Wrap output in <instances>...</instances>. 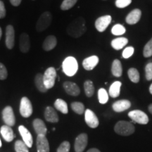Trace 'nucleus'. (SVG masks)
Wrapping results in <instances>:
<instances>
[{
  "label": "nucleus",
  "mask_w": 152,
  "mask_h": 152,
  "mask_svg": "<svg viewBox=\"0 0 152 152\" xmlns=\"http://www.w3.org/2000/svg\"><path fill=\"white\" fill-rule=\"evenodd\" d=\"M85 20L82 17L75 18L68 26L67 33L71 37L77 38L80 37L86 32Z\"/></svg>",
  "instance_id": "obj_1"
},
{
  "label": "nucleus",
  "mask_w": 152,
  "mask_h": 152,
  "mask_svg": "<svg viewBox=\"0 0 152 152\" xmlns=\"http://www.w3.org/2000/svg\"><path fill=\"white\" fill-rule=\"evenodd\" d=\"M63 72L67 76L71 77L75 75L78 70V64L73 56H68L66 58L62 64Z\"/></svg>",
  "instance_id": "obj_2"
},
{
  "label": "nucleus",
  "mask_w": 152,
  "mask_h": 152,
  "mask_svg": "<svg viewBox=\"0 0 152 152\" xmlns=\"http://www.w3.org/2000/svg\"><path fill=\"white\" fill-rule=\"evenodd\" d=\"M134 125L132 123L128 122V121H118L115 127H114V130L117 134L122 136H129L134 133Z\"/></svg>",
  "instance_id": "obj_3"
},
{
  "label": "nucleus",
  "mask_w": 152,
  "mask_h": 152,
  "mask_svg": "<svg viewBox=\"0 0 152 152\" xmlns=\"http://www.w3.org/2000/svg\"><path fill=\"white\" fill-rule=\"evenodd\" d=\"M52 16L49 11L42 14L36 23V30L37 32H42L49 28L52 23Z\"/></svg>",
  "instance_id": "obj_4"
},
{
  "label": "nucleus",
  "mask_w": 152,
  "mask_h": 152,
  "mask_svg": "<svg viewBox=\"0 0 152 152\" xmlns=\"http://www.w3.org/2000/svg\"><path fill=\"white\" fill-rule=\"evenodd\" d=\"M56 78V71L54 67H49L43 74V80L45 87L47 90L54 86Z\"/></svg>",
  "instance_id": "obj_5"
},
{
  "label": "nucleus",
  "mask_w": 152,
  "mask_h": 152,
  "mask_svg": "<svg viewBox=\"0 0 152 152\" xmlns=\"http://www.w3.org/2000/svg\"><path fill=\"white\" fill-rule=\"evenodd\" d=\"M128 116L134 121L139 124L146 125L149 123V118L144 112L140 110H134L128 113Z\"/></svg>",
  "instance_id": "obj_6"
},
{
  "label": "nucleus",
  "mask_w": 152,
  "mask_h": 152,
  "mask_svg": "<svg viewBox=\"0 0 152 152\" xmlns=\"http://www.w3.org/2000/svg\"><path fill=\"white\" fill-rule=\"evenodd\" d=\"M33 109L31 102L28 97H23L20 104V113L23 117L28 118L33 113Z\"/></svg>",
  "instance_id": "obj_7"
},
{
  "label": "nucleus",
  "mask_w": 152,
  "mask_h": 152,
  "mask_svg": "<svg viewBox=\"0 0 152 152\" xmlns=\"http://www.w3.org/2000/svg\"><path fill=\"white\" fill-rule=\"evenodd\" d=\"M2 118L6 125H9V126H14L16 123L14 111L11 106H8L4 109L2 111Z\"/></svg>",
  "instance_id": "obj_8"
},
{
  "label": "nucleus",
  "mask_w": 152,
  "mask_h": 152,
  "mask_svg": "<svg viewBox=\"0 0 152 152\" xmlns=\"http://www.w3.org/2000/svg\"><path fill=\"white\" fill-rule=\"evenodd\" d=\"M87 142H88V137L85 133H82L79 134L75 139V152H83L87 145Z\"/></svg>",
  "instance_id": "obj_9"
},
{
  "label": "nucleus",
  "mask_w": 152,
  "mask_h": 152,
  "mask_svg": "<svg viewBox=\"0 0 152 152\" xmlns=\"http://www.w3.org/2000/svg\"><path fill=\"white\" fill-rule=\"evenodd\" d=\"M85 120L87 125L91 128H97L99 122L97 116L90 109H87L85 112Z\"/></svg>",
  "instance_id": "obj_10"
},
{
  "label": "nucleus",
  "mask_w": 152,
  "mask_h": 152,
  "mask_svg": "<svg viewBox=\"0 0 152 152\" xmlns=\"http://www.w3.org/2000/svg\"><path fill=\"white\" fill-rule=\"evenodd\" d=\"M111 16H109V15H106V16L99 17L95 21V28L99 32L102 33L111 23Z\"/></svg>",
  "instance_id": "obj_11"
},
{
  "label": "nucleus",
  "mask_w": 152,
  "mask_h": 152,
  "mask_svg": "<svg viewBox=\"0 0 152 152\" xmlns=\"http://www.w3.org/2000/svg\"><path fill=\"white\" fill-rule=\"evenodd\" d=\"M6 46L9 49H12L15 44V31L11 25L7 26L6 28Z\"/></svg>",
  "instance_id": "obj_12"
},
{
  "label": "nucleus",
  "mask_w": 152,
  "mask_h": 152,
  "mask_svg": "<svg viewBox=\"0 0 152 152\" xmlns=\"http://www.w3.org/2000/svg\"><path fill=\"white\" fill-rule=\"evenodd\" d=\"M18 131L20 132V135H21L23 138V141L25 144L27 145L28 148L32 147L33 143V137H32L31 133L30 132V131L28 130L26 127L23 125H20L18 127Z\"/></svg>",
  "instance_id": "obj_13"
},
{
  "label": "nucleus",
  "mask_w": 152,
  "mask_h": 152,
  "mask_svg": "<svg viewBox=\"0 0 152 152\" xmlns=\"http://www.w3.org/2000/svg\"><path fill=\"white\" fill-rule=\"evenodd\" d=\"M19 48L23 53H28L30 48V41L29 35L27 33H22L19 38Z\"/></svg>",
  "instance_id": "obj_14"
},
{
  "label": "nucleus",
  "mask_w": 152,
  "mask_h": 152,
  "mask_svg": "<svg viewBox=\"0 0 152 152\" xmlns=\"http://www.w3.org/2000/svg\"><path fill=\"white\" fill-rule=\"evenodd\" d=\"M63 87H64L66 92L68 94L71 95V96H78L80 93V90L79 87L77 86V84L73 83V82H65V83H64Z\"/></svg>",
  "instance_id": "obj_15"
},
{
  "label": "nucleus",
  "mask_w": 152,
  "mask_h": 152,
  "mask_svg": "<svg viewBox=\"0 0 152 152\" xmlns=\"http://www.w3.org/2000/svg\"><path fill=\"white\" fill-rule=\"evenodd\" d=\"M36 144L37 152H49V142L45 135H37Z\"/></svg>",
  "instance_id": "obj_16"
},
{
  "label": "nucleus",
  "mask_w": 152,
  "mask_h": 152,
  "mask_svg": "<svg viewBox=\"0 0 152 152\" xmlns=\"http://www.w3.org/2000/svg\"><path fill=\"white\" fill-rule=\"evenodd\" d=\"M142 16V11L140 9H135L132 10L131 12L127 16L125 20L128 24L134 25L137 23L139 20H140Z\"/></svg>",
  "instance_id": "obj_17"
},
{
  "label": "nucleus",
  "mask_w": 152,
  "mask_h": 152,
  "mask_svg": "<svg viewBox=\"0 0 152 152\" xmlns=\"http://www.w3.org/2000/svg\"><path fill=\"white\" fill-rule=\"evenodd\" d=\"M130 106L131 103L130 101L127 99H123L114 102L113 105H112V108H113L114 111L120 113V112H123L130 109Z\"/></svg>",
  "instance_id": "obj_18"
},
{
  "label": "nucleus",
  "mask_w": 152,
  "mask_h": 152,
  "mask_svg": "<svg viewBox=\"0 0 152 152\" xmlns=\"http://www.w3.org/2000/svg\"><path fill=\"white\" fill-rule=\"evenodd\" d=\"M99 63V58L96 56H91L85 58L83 61V66L86 71H92Z\"/></svg>",
  "instance_id": "obj_19"
},
{
  "label": "nucleus",
  "mask_w": 152,
  "mask_h": 152,
  "mask_svg": "<svg viewBox=\"0 0 152 152\" xmlns=\"http://www.w3.org/2000/svg\"><path fill=\"white\" fill-rule=\"evenodd\" d=\"M57 45L56 37L54 35H49L46 37L42 44V48L45 51L49 52L56 47Z\"/></svg>",
  "instance_id": "obj_20"
},
{
  "label": "nucleus",
  "mask_w": 152,
  "mask_h": 152,
  "mask_svg": "<svg viewBox=\"0 0 152 152\" xmlns=\"http://www.w3.org/2000/svg\"><path fill=\"white\" fill-rule=\"evenodd\" d=\"M33 127L37 135H45L47 134V127L42 120L39 118H36L34 120Z\"/></svg>",
  "instance_id": "obj_21"
},
{
  "label": "nucleus",
  "mask_w": 152,
  "mask_h": 152,
  "mask_svg": "<svg viewBox=\"0 0 152 152\" xmlns=\"http://www.w3.org/2000/svg\"><path fill=\"white\" fill-rule=\"evenodd\" d=\"M0 132H1V136L4 139L5 141L10 142H12L14 139V131L9 125H5L1 126V129H0Z\"/></svg>",
  "instance_id": "obj_22"
},
{
  "label": "nucleus",
  "mask_w": 152,
  "mask_h": 152,
  "mask_svg": "<svg viewBox=\"0 0 152 152\" xmlns=\"http://www.w3.org/2000/svg\"><path fill=\"white\" fill-rule=\"evenodd\" d=\"M45 118L47 121L50 123L58 122V115L56 111L51 106H47L45 111Z\"/></svg>",
  "instance_id": "obj_23"
},
{
  "label": "nucleus",
  "mask_w": 152,
  "mask_h": 152,
  "mask_svg": "<svg viewBox=\"0 0 152 152\" xmlns=\"http://www.w3.org/2000/svg\"><path fill=\"white\" fill-rule=\"evenodd\" d=\"M111 73L113 74V75L116 77H119L122 75V64H121V62L118 59H115L113 61L111 66Z\"/></svg>",
  "instance_id": "obj_24"
},
{
  "label": "nucleus",
  "mask_w": 152,
  "mask_h": 152,
  "mask_svg": "<svg viewBox=\"0 0 152 152\" xmlns=\"http://www.w3.org/2000/svg\"><path fill=\"white\" fill-rule=\"evenodd\" d=\"M122 85V83L120 81L114 82L111 85L109 88V94L111 97L116 98L120 95V92H121V87Z\"/></svg>",
  "instance_id": "obj_25"
},
{
  "label": "nucleus",
  "mask_w": 152,
  "mask_h": 152,
  "mask_svg": "<svg viewBox=\"0 0 152 152\" xmlns=\"http://www.w3.org/2000/svg\"><path fill=\"white\" fill-rule=\"evenodd\" d=\"M128 43V39L125 37H118L114 39L111 42V46L115 50L123 49Z\"/></svg>",
  "instance_id": "obj_26"
},
{
  "label": "nucleus",
  "mask_w": 152,
  "mask_h": 152,
  "mask_svg": "<svg viewBox=\"0 0 152 152\" xmlns=\"http://www.w3.org/2000/svg\"><path fill=\"white\" fill-rule=\"evenodd\" d=\"M35 86L37 87V89L39 92H46L47 89L45 87V83H44V80H43V75L41 73H37L35 75Z\"/></svg>",
  "instance_id": "obj_27"
},
{
  "label": "nucleus",
  "mask_w": 152,
  "mask_h": 152,
  "mask_svg": "<svg viewBox=\"0 0 152 152\" xmlns=\"http://www.w3.org/2000/svg\"><path fill=\"white\" fill-rule=\"evenodd\" d=\"M54 106L55 108L64 114H67L68 113V104L64 100L61 99H57L54 102Z\"/></svg>",
  "instance_id": "obj_28"
},
{
  "label": "nucleus",
  "mask_w": 152,
  "mask_h": 152,
  "mask_svg": "<svg viewBox=\"0 0 152 152\" xmlns=\"http://www.w3.org/2000/svg\"><path fill=\"white\" fill-rule=\"evenodd\" d=\"M84 90L85 94L87 97H91L94 93V87L92 81L86 80L84 83Z\"/></svg>",
  "instance_id": "obj_29"
},
{
  "label": "nucleus",
  "mask_w": 152,
  "mask_h": 152,
  "mask_svg": "<svg viewBox=\"0 0 152 152\" xmlns=\"http://www.w3.org/2000/svg\"><path fill=\"white\" fill-rule=\"evenodd\" d=\"M129 78L132 83H137L140 81V73L137 70L134 68H131L128 71Z\"/></svg>",
  "instance_id": "obj_30"
},
{
  "label": "nucleus",
  "mask_w": 152,
  "mask_h": 152,
  "mask_svg": "<svg viewBox=\"0 0 152 152\" xmlns=\"http://www.w3.org/2000/svg\"><path fill=\"white\" fill-rule=\"evenodd\" d=\"M98 99L100 104H105L109 101V94L105 89L100 88L98 91Z\"/></svg>",
  "instance_id": "obj_31"
},
{
  "label": "nucleus",
  "mask_w": 152,
  "mask_h": 152,
  "mask_svg": "<svg viewBox=\"0 0 152 152\" xmlns=\"http://www.w3.org/2000/svg\"><path fill=\"white\" fill-rule=\"evenodd\" d=\"M71 109L75 113L82 115L85 112V106L81 102H75L71 104Z\"/></svg>",
  "instance_id": "obj_32"
},
{
  "label": "nucleus",
  "mask_w": 152,
  "mask_h": 152,
  "mask_svg": "<svg viewBox=\"0 0 152 152\" xmlns=\"http://www.w3.org/2000/svg\"><path fill=\"white\" fill-rule=\"evenodd\" d=\"M125 31H126V30H125V27L121 24L115 25L111 29L112 34L116 36L123 35L125 33Z\"/></svg>",
  "instance_id": "obj_33"
},
{
  "label": "nucleus",
  "mask_w": 152,
  "mask_h": 152,
  "mask_svg": "<svg viewBox=\"0 0 152 152\" xmlns=\"http://www.w3.org/2000/svg\"><path fill=\"white\" fill-rule=\"evenodd\" d=\"M15 151L16 152H29L28 147L23 141L17 140L15 143Z\"/></svg>",
  "instance_id": "obj_34"
},
{
  "label": "nucleus",
  "mask_w": 152,
  "mask_h": 152,
  "mask_svg": "<svg viewBox=\"0 0 152 152\" xmlns=\"http://www.w3.org/2000/svg\"><path fill=\"white\" fill-rule=\"evenodd\" d=\"M77 0H64L61 5V9L63 11H67L73 7Z\"/></svg>",
  "instance_id": "obj_35"
},
{
  "label": "nucleus",
  "mask_w": 152,
  "mask_h": 152,
  "mask_svg": "<svg viewBox=\"0 0 152 152\" xmlns=\"http://www.w3.org/2000/svg\"><path fill=\"white\" fill-rule=\"evenodd\" d=\"M143 55L146 58L152 56V37L144 46L143 49Z\"/></svg>",
  "instance_id": "obj_36"
},
{
  "label": "nucleus",
  "mask_w": 152,
  "mask_h": 152,
  "mask_svg": "<svg viewBox=\"0 0 152 152\" xmlns=\"http://www.w3.org/2000/svg\"><path fill=\"white\" fill-rule=\"evenodd\" d=\"M70 148H71V145L69 142L65 141L60 144V146L57 149V152H69Z\"/></svg>",
  "instance_id": "obj_37"
},
{
  "label": "nucleus",
  "mask_w": 152,
  "mask_h": 152,
  "mask_svg": "<svg viewBox=\"0 0 152 152\" xmlns=\"http://www.w3.org/2000/svg\"><path fill=\"white\" fill-rule=\"evenodd\" d=\"M131 2H132V0H116L115 1V6L118 8L123 9L130 5Z\"/></svg>",
  "instance_id": "obj_38"
},
{
  "label": "nucleus",
  "mask_w": 152,
  "mask_h": 152,
  "mask_svg": "<svg viewBox=\"0 0 152 152\" xmlns=\"http://www.w3.org/2000/svg\"><path fill=\"white\" fill-rule=\"evenodd\" d=\"M134 49L132 47H126L123 52V57L124 58H129L134 54Z\"/></svg>",
  "instance_id": "obj_39"
},
{
  "label": "nucleus",
  "mask_w": 152,
  "mask_h": 152,
  "mask_svg": "<svg viewBox=\"0 0 152 152\" xmlns=\"http://www.w3.org/2000/svg\"><path fill=\"white\" fill-rule=\"evenodd\" d=\"M146 78L147 80H152V62H150L147 64L145 67Z\"/></svg>",
  "instance_id": "obj_40"
},
{
  "label": "nucleus",
  "mask_w": 152,
  "mask_h": 152,
  "mask_svg": "<svg viewBox=\"0 0 152 152\" xmlns=\"http://www.w3.org/2000/svg\"><path fill=\"white\" fill-rule=\"evenodd\" d=\"M7 76H8V73H7V68L3 64L0 63V80H6L7 78Z\"/></svg>",
  "instance_id": "obj_41"
},
{
  "label": "nucleus",
  "mask_w": 152,
  "mask_h": 152,
  "mask_svg": "<svg viewBox=\"0 0 152 152\" xmlns=\"http://www.w3.org/2000/svg\"><path fill=\"white\" fill-rule=\"evenodd\" d=\"M6 16V9L4 4L0 0V18H3Z\"/></svg>",
  "instance_id": "obj_42"
},
{
  "label": "nucleus",
  "mask_w": 152,
  "mask_h": 152,
  "mask_svg": "<svg viewBox=\"0 0 152 152\" xmlns=\"http://www.w3.org/2000/svg\"><path fill=\"white\" fill-rule=\"evenodd\" d=\"M9 1H10L11 4L13 6H14V7H18V6L20 4L22 0H9Z\"/></svg>",
  "instance_id": "obj_43"
},
{
  "label": "nucleus",
  "mask_w": 152,
  "mask_h": 152,
  "mask_svg": "<svg viewBox=\"0 0 152 152\" xmlns=\"http://www.w3.org/2000/svg\"><path fill=\"white\" fill-rule=\"evenodd\" d=\"M87 152H101L99 150L97 149H95V148H92V149H89Z\"/></svg>",
  "instance_id": "obj_44"
},
{
  "label": "nucleus",
  "mask_w": 152,
  "mask_h": 152,
  "mask_svg": "<svg viewBox=\"0 0 152 152\" xmlns=\"http://www.w3.org/2000/svg\"><path fill=\"white\" fill-rule=\"evenodd\" d=\"M148 109H149V111L152 114V104H150L149 106V108H148Z\"/></svg>",
  "instance_id": "obj_45"
},
{
  "label": "nucleus",
  "mask_w": 152,
  "mask_h": 152,
  "mask_svg": "<svg viewBox=\"0 0 152 152\" xmlns=\"http://www.w3.org/2000/svg\"><path fill=\"white\" fill-rule=\"evenodd\" d=\"M149 92L152 94V84L150 85V87H149Z\"/></svg>",
  "instance_id": "obj_46"
},
{
  "label": "nucleus",
  "mask_w": 152,
  "mask_h": 152,
  "mask_svg": "<svg viewBox=\"0 0 152 152\" xmlns=\"http://www.w3.org/2000/svg\"><path fill=\"white\" fill-rule=\"evenodd\" d=\"M1 35H2V30H1V28L0 27V39H1Z\"/></svg>",
  "instance_id": "obj_47"
},
{
  "label": "nucleus",
  "mask_w": 152,
  "mask_h": 152,
  "mask_svg": "<svg viewBox=\"0 0 152 152\" xmlns=\"http://www.w3.org/2000/svg\"><path fill=\"white\" fill-rule=\"evenodd\" d=\"M1 147V140H0V147Z\"/></svg>",
  "instance_id": "obj_48"
}]
</instances>
